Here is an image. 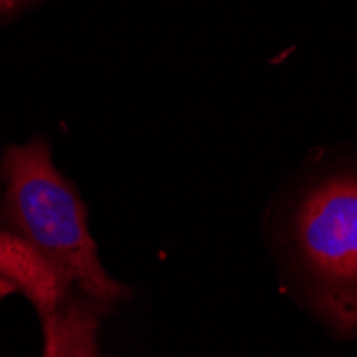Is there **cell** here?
Listing matches in <instances>:
<instances>
[{"instance_id":"6da1fadb","label":"cell","mask_w":357,"mask_h":357,"mask_svg":"<svg viewBox=\"0 0 357 357\" xmlns=\"http://www.w3.org/2000/svg\"><path fill=\"white\" fill-rule=\"evenodd\" d=\"M0 229L37 250L84 296L112 310L128 291L103 268L88 210L45 139L7 146L0 158Z\"/></svg>"},{"instance_id":"277c9868","label":"cell","mask_w":357,"mask_h":357,"mask_svg":"<svg viewBox=\"0 0 357 357\" xmlns=\"http://www.w3.org/2000/svg\"><path fill=\"white\" fill-rule=\"evenodd\" d=\"M30 3H37V0H0V17L11 15L17 9H24Z\"/></svg>"},{"instance_id":"3957f363","label":"cell","mask_w":357,"mask_h":357,"mask_svg":"<svg viewBox=\"0 0 357 357\" xmlns=\"http://www.w3.org/2000/svg\"><path fill=\"white\" fill-rule=\"evenodd\" d=\"M0 282L17 289L35 306L43 330V357H101L99 330L109 310L5 229H0Z\"/></svg>"},{"instance_id":"7a4b0ae2","label":"cell","mask_w":357,"mask_h":357,"mask_svg":"<svg viewBox=\"0 0 357 357\" xmlns=\"http://www.w3.org/2000/svg\"><path fill=\"white\" fill-rule=\"evenodd\" d=\"M291 240L319 312L357 332V169L323 174L298 192Z\"/></svg>"}]
</instances>
